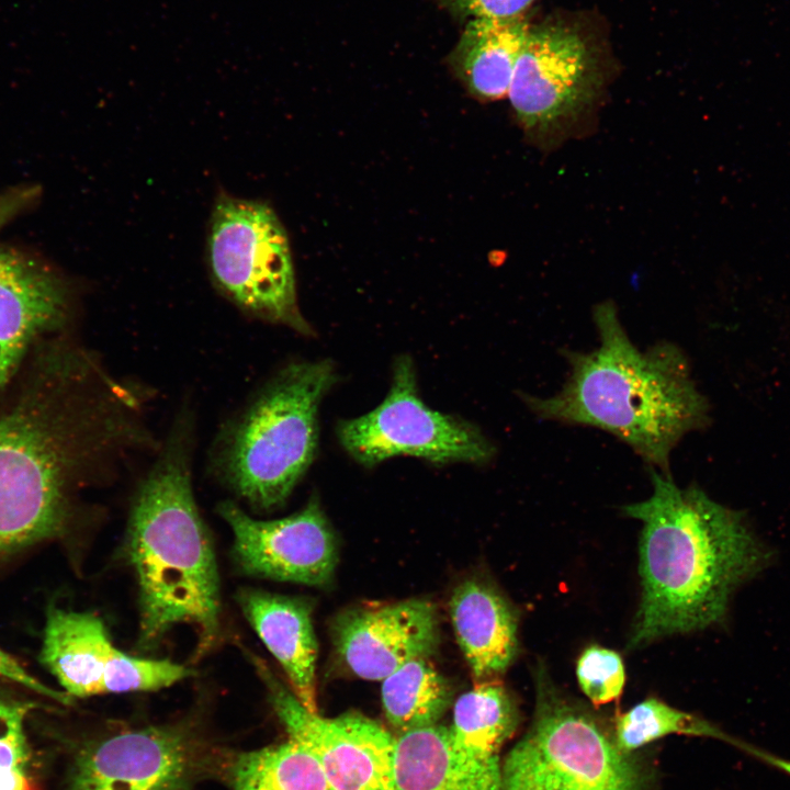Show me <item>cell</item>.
<instances>
[{
  "label": "cell",
  "mask_w": 790,
  "mask_h": 790,
  "mask_svg": "<svg viewBox=\"0 0 790 790\" xmlns=\"http://www.w3.org/2000/svg\"><path fill=\"white\" fill-rule=\"evenodd\" d=\"M147 399L72 343L41 347L0 413V557L58 534L78 487L154 451Z\"/></svg>",
  "instance_id": "obj_1"
},
{
  "label": "cell",
  "mask_w": 790,
  "mask_h": 790,
  "mask_svg": "<svg viewBox=\"0 0 790 790\" xmlns=\"http://www.w3.org/2000/svg\"><path fill=\"white\" fill-rule=\"evenodd\" d=\"M650 474V498L622 508L643 523L642 597L629 648L723 623L734 590L771 560L742 512L654 467Z\"/></svg>",
  "instance_id": "obj_2"
},
{
  "label": "cell",
  "mask_w": 790,
  "mask_h": 790,
  "mask_svg": "<svg viewBox=\"0 0 790 790\" xmlns=\"http://www.w3.org/2000/svg\"><path fill=\"white\" fill-rule=\"evenodd\" d=\"M592 317L599 347L562 352L571 369L562 390L544 398L520 397L542 419L611 433L668 474L674 448L710 421L709 404L691 377L689 362L672 342L637 349L610 301L598 304Z\"/></svg>",
  "instance_id": "obj_3"
},
{
  "label": "cell",
  "mask_w": 790,
  "mask_h": 790,
  "mask_svg": "<svg viewBox=\"0 0 790 790\" xmlns=\"http://www.w3.org/2000/svg\"><path fill=\"white\" fill-rule=\"evenodd\" d=\"M192 420L182 413L131 506L125 553L138 583L142 651L179 623L194 627L199 656L219 635V578L192 488Z\"/></svg>",
  "instance_id": "obj_4"
},
{
  "label": "cell",
  "mask_w": 790,
  "mask_h": 790,
  "mask_svg": "<svg viewBox=\"0 0 790 790\" xmlns=\"http://www.w3.org/2000/svg\"><path fill=\"white\" fill-rule=\"evenodd\" d=\"M338 379L331 360L292 361L221 432L213 465L250 506L279 507L311 466L319 406Z\"/></svg>",
  "instance_id": "obj_5"
},
{
  "label": "cell",
  "mask_w": 790,
  "mask_h": 790,
  "mask_svg": "<svg viewBox=\"0 0 790 790\" xmlns=\"http://www.w3.org/2000/svg\"><path fill=\"white\" fill-rule=\"evenodd\" d=\"M534 684L531 725L503 763L505 790H644L641 766L596 714L553 682L543 663Z\"/></svg>",
  "instance_id": "obj_6"
},
{
  "label": "cell",
  "mask_w": 790,
  "mask_h": 790,
  "mask_svg": "<svg viewBox=\"0 0 790 790\" xmlns=\"http://www.w3.org/2000/svg\"><path fill=\"white\" fill-rule=\"evenodd\" d=\"M206 262L215 287L246 314L314 334L298 304L286 232L263 201L217 193L208 221Z\"/></svg>",
  "instance_id": "obj_7"
},
{
  "label": "cell",
  "mask_w": 790,
  "mask_h": 790,
  "mask_svg": "<svg viewBox=\"0 0 790 790\" xmlns=\"http://www.w3.org/2000/svg\"><path fill=\"white\" fill-rule=\"evenodd\" d=\"M603 84L595 45L577 27L549 20L530 25L507 95L527 137L548 149L585 123Z\"/></svg>",
  "instance_id": "obj_8"
},
{
  "label": "cell",
  "mask_w": 790,
  "mask_h": 790,
  "mask_svg": "<svg viewBox=\"0 0 790 790\" xmlns=\"http://www.w3.org/2000/svg\"><path fill=\"white\" fill-rule=\"evenodd\" d=\"M342 448L371 467L394 456H414L433 464H484L496 452L474 425L433 410L420 398L410 357L396 359L386 397L373 410L342 420L337 427Z\"/></svg>",
  "instance_id": "obj_9"
},
{
  "label": "cell",
  "mask_w": 790,
  "mask_h": 790,
  "mask_svg": "<svg viewBox=\"0 0 790 790\" xmlns=\"http://www.w3.org/2000/svg\"><path fill=\"white\" fill-rule=\"evenodd\" d=\"M252 662L289 737L316 758L329 790H395L396 736L358 712L331 719L309 712L264 662Z\"/></svg>",
  "instance_id": "obj_10"
},
{
  "label": "cell",
  "mask_w": 790,
  "mask_h": 790,
  "mask_svg": "<svg viewBox=\"0 0 790 790\" xmlns=\"http://www.w3.org/2000/svg\"><path fill=\"white\" fill-rule=\"evenodd\" d=\"M208 759L202 740L184 725L124 730L78 752L66 790H190Z\"/></svg>",
  "instance_id": "obj_11"
},
{
  "label": "cell",
  "mask_w": 790,
  "mask_h": 790,
  "mask_svg": "<svg viewBox=\"0 0 790 790\" xmlns=\"http://www.w3.org/2000/svg\"><path fill=\"white\" fill-rule=\"evenodd\" d=\"M221 517L234 535L233 556L247 575L311 586L331 582L337 543L317 499L276 520H256L232 501L221 503Z\"/></svg>",
  "instance_id": "obj_12"
},
{
  "label": "cell",
  "mask_w": 790,
  "mask_h": 790,
  "mask_svg": "<svg viewBox=\"0 0 790 790\" xmlns=\"http://www.w3.org/2000/svg\"><path fill=\"white\" fill-rule=\"evenodd\" d=\"M332 634L337 654L351 673L383 680L404 664L436 652L440 620L436 606L425 599L368 603L339 614Z\"/></svg>",
  "instance_id": "obj_13"
},
{
  "label": "cell",
  "mask_w": 790,
  "mask_h": 790,
  "mask_svg": "<svg viewBox=\"0 0 790 790\" xmlns=\"http://www.w3.org/2000/svg\"><path fill=\"white\" fill-rule=\"evenodd\" d=\"M70 303L60 275L26 255L0 249V391L30 351L64 327Z\"/></svg>",
  "instance_id": "obj_14"
},
{
  "label": "cell",
  "mask_w": 790,
  "mask_h": 790,
  "mask_svg": "<svg viewBox=\"0 0 790 790\" xmlns=\"http://www.w3.org/2000/svg\"><path fill=\"white\" fill-rule=\"evenodd\" d=\"M394 774L395 790H505L499 757L460 748L438 724L396 736Z\"/></svg>",
  "instance_id": "obj_15"
},
{
  "label": "cell",
  "mask_w": 790,
  "mask_h": 790,
  "mask_svg": "<svg viewBox=\"0 0 790 790\" xmlns=\"http://www.w3.org/2000/svg\"><path fill=\"white\" fill-rule=\"evenodd\" d=\"M237 602L251 627L285 672L302 706L317 713V641L309 603L302 598L241 589Z\"/></svg>",
  "instance_id": "obj_16"
},
{
  "label": "cell",
  "mask_w": 790,
  "mask_h": 790,
  "mask_svg": "<svg viewBox=\"0 0 790 790\" xmlns=\"http://www.w3.org/2000/svg\"><path fill=\"white\" fill-rule=\"evenodd\" d=\"M449 610L475 682L497 679L519 652L516 609L490 584L467 579L453 590Z\"/></svg>",
  "instance_id": "obj_17"
},
{
  "label": "cell",
  "mask_w": 790,
  "mask_h": 790,
  "mask_svg": "<svg viewBox=\"0 0 790 790\" xmlns=\"http://www.w3.org/2000/svg\"><path fill=\"white\" fill-rule=\"evenodd\" d=\"M116 648L103 621L90 612L50 607L40 659L69 697L104 693Z\"/></svg>",
  "instance_id": "obj_18"
},
{
  "label": "cell",
  "mask_w": 790,
  "mask_h": 790,
  "mask_svg": "<svg viewBox=\"0 0 790 790\" xmlns=\"http://www.w3.org/2000/svg\"><path fill=\"white\" fill-rule=\"evenodd\" d=\"M530 25L526 13L469 21L449 60L455 76L474 98L495 101L508 94Z\"/></svg>",
  "instance_id": "obj_19"
},
{
  "label": "cell",
  "mask_w": 790,
  "mask_h": 790,
  "mask_svg": "<svg viewBox=\"0 0 790 790\" xmlns=\"http://www.w3.org/2000/svg\"><path fill=\"white\" fill-rule=\"evenodd\" d=\"M673 734L716 738L790 774L789 761L748 745L725 733L712 722L673 708L657 698L651 697L636 703L628 711L618 714L614 720V741L622 751L630 754Z\"/></svg>",
  "instance_id": "obj_20"
},
{
  "label": "cell",
  "mask_w": 790,
  "mask_h": 790,
  "mask_svg": "<svg viewBox=\"0 0 790 790\" xmlns=\"http://www.w3.org/2000/svg\"><path fill=\"white\" fill-rule=\"evenodd\" d=\"M518 724L519 710L515 699L494 679L476 682L458 698L449 732L460 748L483 757H499L501 747Z\"/></svg>",
  "instance_id": "obj_21"
},
{
  "label": "cell",
  "mask_w": 790,
  "mask_h": 790,
  "mask_svg": "<svg viewBox=\"0 0 790 790\" xmlns=\"http://www.w3.org/2000/svg\"><path fill=\"white\" fill-rule=\"evenodd\" d=\"M382 681V706L397 735L437 724L453 699L451 685L427 658L404 664Z\"/></svg>",
  "instance_id": "obj_22"
},
{
  "label": "cell",
  "mask_w": 790,
  "mask_h": 790,
  "mask_svg": "<svg viewBox=\"0 0 790 790\" xmlns=\"http://www.w3.org/2000/svg\"><path fill=\"white\" fill-rule=\"evenodd\" d=\"M228 775L233 790H329L316 758L293 738L236 755Z\"/></svg>",
  "instance_id": "obj_23"
},
{
  "label": "cell",
  "mask_w": 790,
  "mask_h": 790,
  "mask_svg": "<svg viewBox=\"0 0 790 790\" xmlns=\"http://www.w3.org/2000/svg\"><path fill=\"white\" fill-rule=\"evenodd\" d=\"M29 701L0 693V790H37L26 734Z\"/></svg>",
  "instance_id": "obj_24"
},
{
  "label": "cell",
  "mask_w": 790,
  "mask_h": 790,
  "mask_svg": "<svg viewBox=\"0 0 790 790\" xmlns=\"http://www.w3.org/2000/svg\"><path fill=\"white\" fill-rule=\"evenodd\" d=\"M192 675L185 666L167 659H149L119 650L104 679V693L155 691Z\"/></svg>",
  "instance_id": "obj_25"
},
{
  "label": "cell",
  "mask_w": 790,
  "mask_h": 790,
  "mask_svg": "<svg viewBox=\"0 0 790 790\" xmlns=\"http://www.w3.org/2000/svg\"><path fill=\"white\" fill-rule=\"evenodd\" d=\"M576 677L583 693L599 707L621 696L625 684L624 664L616 651L591 645L577 659Z\"/></svg>",
  "instance_id": "obj_26"
},
{
  "label": "cell",
  "mask_w": 790,
  "mask_h": 790,
  "mask_svg": "<svg viewBox=\"0 0 790 790\" xmlns=\"http://www.w3.org/2000/svg\"><path fill=\"white\" fill-rule=\"evenodd\" d=\"M0 679L19 684L61 703H67L70 699L64 691L52 689L33 677L14 657L2 648H0Z\"/></svg>",
  "instance_id": "obj_27"
},
{
  "label": "cell",
  "mask_w": 790,
  "mask_h": 790,
  "mask_svg": "<svg viewBox=\"0 0 790 790\" xmlns=\"http://www.w3.org/2000/svg\"><path fill=\"white\" fill-rule=\"evenodd\" d=\"M37 195L35 187H20L0 193V229L30 206Z\"/></svg>",
  "instance_id": "obj_28"
}]
</instances>
